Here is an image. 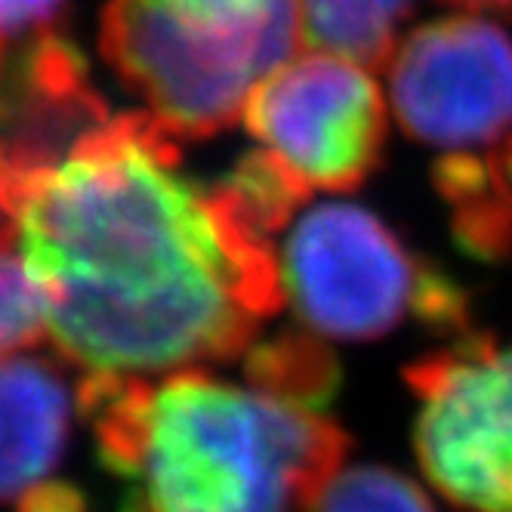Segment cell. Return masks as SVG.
I'll use <instances>...</instances> for the list:
<instances>
[{
	"label": "cell",
	"instance_id": "9a60e30c",
	"mask_svg": "<svg viewBox=\"0 0 512 512\" xmlns=\"http://www.w3.org/2000/svg\"><path fill=\"white\" fill-rule=\"evenodd\" d=\"M488 158H491V167H494V176L500 182V189L506 195V204L512 210V136L506 142L494 145V149L488 152Z\"/></svg>",
	"mask_w": 512,
	"mask_h": 512
},
{
	"label": "cell",
	"instance_id": "7a4b0ae2",
	"mask_svg": "<svg viewBox=\"0 0 512 512\" xmlns=\"http://www.w3.org/2000/svg\"><path fill=\"white\" fill-rule=\"evenodd\" d=\"M75 395L102 466L124 485L121 512H303L349 448L321 411L204 368L84 374Z\"/></svg>",
	"mask_w": 512,
	"mask_h": 512
},
{
	"label": "cell",
	"instance_id": "4fadbf2b",
	"mask_svg": "<svg viewBox=\"0 0 512 512\" xmlns=\"http://www.w3.org/2000/svg\"><path fill=\"white\" fill-rule=\"evenodd\" d=\"M68 0H0V44L13 47L53 31Z\"/></svg>",
	"mask_w": 512,
	"mask_h": 512
},
{
	"label": "cell",
	"instance_id": "8fae6325",
	"mask_svg": "<svg viewBox=\"0 0 512 512\" xmlns=\"http://www.w3.org/2000/svg\"><path fill=\"white\" fill-rule=\"evenodd\" d=\"M303 512H435L426 491L389 466H349L327 479Z\"/></svg>",
	"mask_w": 512,
	"mask_h": 512
},
{
	"label": "cell",
	"instance_id": "6da1fadb",
	"mask_svg": "<svg viewBox=\"0 0 512 512\" xmlns=\"http://www.w3.org/2000/svg\"><path fill=\"white\" fill-rule=\"evenodd\" d=\"M149 112L53 158L0 155V250L25 263L47 340L84 374L158 377L244 355L284 306L275 247L201 186Z\"/></svg>",
	"mask_w": 512,
	"mask_h": 512
},
{
	"label": "cell",
	"instance_id": "30bf717a",
	"mask_svg": "<svg viewBox=\"0 0 512 512\" xmlns=\"http://www.w3.org/2000/svg\"><path fill=\"white\" fill-rule=\"evenodd\" d=\"M244 374L253 389L309 411L324 408L340 383L334 355L312 337V331H290L269 343L250 346Z\"/></svg>",
	"mask_w": 512,
	"mask_h": 512
},
{
	"label": "cell",
	"instance_id": "5bb4252c",
	"mask_svg": "<svg viewBox=\"0 0 512 512\" xmlns=\"http://www.w3.org/2000/svg\"><path fill=\"white\" fill-rule=\"evenodd\" d=\"M19 512H87V497L78 485L50 479L38 488H31L19 503Z\"/></svg>",
	"mask_w": 512,
	"mask_h": 512
},
{
	"label": "cell",
	"instance_id": "277c9868",
	"mask_svg": "<svg viewBox=\"0 0 512 512\" xmlns=\"http://www.w3.org/2000/svg\"><path fill=\"white\" fill-rule=\"evenodd\" d=\"M278 266L284 300L312 334L374 340L405 318H420L435 331H469L463 290L364 207L306 210L290 229Z\"/></svg>",
	"mask_w": 512,
	"mask_h": 512
},
{
	"label": "cell",
	"instance_id": "9c48e42d",
	"mask_svg": "<svg viewBox=\"0 0 512 512\" xmlns=\"http://www.w3.org/2000/svg\"><path fill=\"white\" fill-rule=\"evenodd\" d=\"M417 0H300L303 41L368 71L389 65Z\"/></svg>",
	"mask_w": 512,
	"mask_h": 512
},
{
	"label": "cell",
	"instance_id": "8992f818",
	"mask_svg": "<svg viewBox=\"0 0 512 512\" xmlns=\"http://www.w3.org/2000/svg\"><path fill=\"white\" fill-rule=\"evenodd\" d=\"M244 124L309 192H352L383 158L386 102L364 65L312 50L253 90Z\"/></svg>",
	"mask_w": 512,
	"mask_h": 512
},
{
	"label": "cell",
	"instance_id": "3957f363",
	"mask_svg": "<svg viewBox=\"0 0 512 512\" xmlns=\"http://www.w3.org/2000/svg\"><path fill=\"white\" fill-rule=\"evenodd\" d=\"M300 41V0H108L99 22L102 56L176 139L244 118Z\"/></svg>",
	"mask_w": 512,
	"mask_h": 512
},
{
	"label": "cell",
	"instance_id": "ba28073f",
	"mask_svg": "<svg viewBox=\"0 0 512 512\" xmlns=\"http://www.w3.org/2000/svg\"><path fill=\"white\" fill-rule=\"evenodd\" d=\"M78 395L56 361L0 358V503H19L53 479L65 457Z\"/></svg>",
	"mask_w": 512,
	"mask_h": 512
},
{
	"label": "cell",
	"instance_id": "52a82bcc",
	"mask_svg": "<svg viewBox=\"0 0 512 512\" xmlns=\"http://www.w3.org/2000/svg\"><path fill=\"white\" fill-rule=\"evenodd\" d=\"M395 118L417 142L454 152L512 136V38L482 16H445L389 59Z\"/></svg>",
	"mask_w": 512,
	"mask_h": 512
},
{
	"label": "cell",
	"instance_id": "7c38bea8",
	"mask_svg": "<svg viewBox=\"0 0 512 512\" xmlns=\"http://www.w3.org/2000/svg\"><path fill=\"white\" fill-rule=\"evenodd\" d=\"M47 340V312L25 263L0 250V358Z\"/></svg>",
	"mask_w": 512,
	"mask_h": 512
},
{
	"label": "cell",
	"instance_id": "2e32d148",
	"mask_svg": "<svg viewBox=\"0 0 512 512\" xmlns=\"http://www.w3.org/2000/svg\"><path fill=\"white\" fill-rule=\"evenodd\" d=\"M445 4L463 7V10H494L512 16V0H445Z\"/></svg>",
	"mask_w": 512,
	"mask_h": 512
},
{
	"label": "cell",
	"instance_id": "5b68a950",
	"mask_svg": "<svg viewBox=\"0 0 512 512\" xmlns=\"http://www.w3.org/2000/svg\"><path fill=\"white\" fill-rule=\"evenodd\" d=\"M414 448L432 488L463 512H512V340L463 331L405 368Z\"/></svg>",
	"mask_w": 512,
	"mask_h": 512
}]
</instances>
